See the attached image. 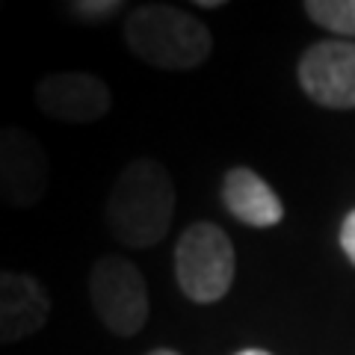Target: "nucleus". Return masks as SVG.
I'll use <instances>...</instances> for the list:
<instances>
[{"label": "nucleus", "instance_id": "obj_2", "mask_svg": "<svg viewBox=\"0 0 355 355\" xmlns=\"http://www.w3.org/2000/svg\"><path fill=\"white\" fill-rule=\"evenodd\" d=\"M125 44L154 69L190 71L210 57L214 39L202 21L181 6L142 3L125 18Z\"/></svg>", "mask_w": 355, "mask_h": 355}, {"label": "nucleus", "instance_id": "obj_15", "mask_svg": "<svg viewBox=\"0 0 355 355\" xmlns=\"http://www.w3.org/2000/svg\"><path fill=\"white\" fill-rule=\"evenodd\" d=\"M237 355H272V352H266V349H254V347H252V349H240Z\"/></svg>", "mask_w": 355, "mask_h": 355}, {"label": "nucleus", "instance_id": "obj_7", "mask_svg": "<svg viewBox=\"0 0 355 355\" xmlns=\"http://www.w3.org/2000/svg\"><path fill=\"white\" fill-rule=\"evenodd\" d=\"M299 86L320 107L355 110V42H317L299 60Z\"/></svg>", "mask_w": 355, "mask_h": 355}, {"label": "nucleus", "instance_id": "obj_1", "mask_svg": "<svg viewBox=\"0 0 355 355\" xmlns=\"http://www.w3.org/2000/svg\"><path fill=\"white\" fill-rule=\"evenodd\" d=\"M175 205L169 169L154 157H137L119 172L107 193V231L128 249H151L169 234Z\"/></svg>", "mask_w": 355, "mask_h": 355}, {"label": "nucleus", "instance_id": "obj_11", "mask_svg": "<svg viewBox=\"0 0 355 355\" xmlns=\"http://www.w3.org/2000/svg\"><path fill=\"white\" fill-rule=\"evenodd\" d=\"M62 12L83 24H104L119 12H125V3L121 0H69L62 3Z\"/></svg>", "mask_w": 355, "mask_h": 355}, {"label": "nucleus", "instance_id": "obj_8", "mask_svg": "<svg viewBox=\"0 0 355 355\" xmlns=\"http://www.w3.org/2000/svg\"><path fill=\"white\" fill-rule=\"evenodd\" d=\"M51 293L36 275L0 270V343H18L44 329Z\"/></svg>", "mask_w": 355, "mask_h": 355}, {"label": "nucleus", "instance_id": "obj_3", "mask_svg": "<svg viewBox=\"0 0 355 355\" xmlns=\"http://www.w3.org/2000/svg\"><path fill=\"white\" fill-rule=\"evenodd\" d=\"M234 246L214 222H196L175 246V279L196 305H214L234 284Z\"/></svg>", "mask_w": 355, "mask_h": 355}, {"label": "nucleus", "instance_id": "obj_13", "mask_svg": "<svg viewBox=\"0 0 355 355\" xmlns=\"http://www.w3.org/2000/svg\"><path fill=\"white\" fill-rule=\"evenodd\" d=\"M196 6H202V9H219L222 3H219V0H198Z\"/></svg>", "mask_w": 355, "mask_h": 355}, {"label": "nucleus", "instance_id": "obj_9", "mask_svg": "<svg viewBox=\"0 0 355 355\" xmlns=\"http://www.w3.org/2000/svg\"><path fill=\"white\" fill-rule=\"evenodd\" d=\"M222 205L234 219L252 228H272L284 219V205L258 172L237 166L222 178Z\"/></svg>", "mask_w": 355, "mask_h": 355}, {"label": "nucleus", "instance_id": "obj_6", "mask_svg": "<svg viewBox=\"0 0 355 355\" xmlns=\"http://www.w3.org/2000/svg\"><path fill=\"white\" fill-rule=\"evenodd\" d=\"M39 113L69 125H92L113 110V92L107 80L86 71H53L39 77L33 89Z\"/></svg>", "mask_w": 355, "mask_h": 355}, {"label": "nucleus", "instance_id": "obj_5", "mask_svg": "<svg viewBox=\"0 0 355 355\" xmlns=\"http://www.w3.org/2000/svg\"><path fill=\"white\" fill-rule=\"evenodd\" d=\"M51 181V160L42 142L24 128H0V202L30 210Z\"/></svg>", "mask_w": 355, "mask_h": 355}, {"label": "nucleus", "instance_id": "obj_12", "mask_svg": "<svg viewBox=\"0 0 355 355\" xmlns=\"http://www.w3.org/2000/svg\"><path fill=\"white\" fill-rule=\"evenodd\" d=\"M340 249L355 266V210H349L347 219H343V225H340Z\"/></svg>", "mask_w": 355, "mask_h": 355}, {"label": "nucleus", "instance_id": "obj_4", "mask_svg": "<svg viewBox=\"0 0 355 355\" xmlns=\"http://www.w3.org/2000/svg\"><path fill=\"white\" fill-rule=\"evenodd\" d=\"M89 302L98 320L119 338L139 335L148 323V284L125 254H104L89 272Z\"/></svg>", "mask_w": 355, "mask_h": 355}, {"label": "nucleus", "instance_id": "obj_10", "mask_svg": "<svg viewBox=\"0 0 355 355\" xmlns=\"http://www.w3.org/2000/svg\"><path fill=\"white\" fill-rule=\"evenodd\" d=\"M302 9L317 27L338 36H355V0H305Z\"/></svg>", "mask_w": 355, "mask_h": 355}, {"label": "nucleus", "instance_id": "obj_14", "mask_svg": "<svg viewBox=\"0 0 355 355\" xmlns=\"http://www.w3.org/2000/svg\"><path fill=\"white\" fill-rule=\"evenodd\" d=\"M148 355H181V352H175V349H169V347H160V349H151Z\"/></svg>", "mask_w": 355, "mask_h": 355}]
</instances>
